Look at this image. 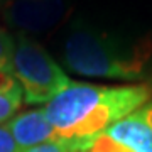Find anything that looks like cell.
Segmentation results:
<instances>
[{"label": "cell", "mask_w": 152, "mask_h": 152, "mask_svg": "<svg viewBox=\"0 0 152 152\" xmlns=\"http://www.w3.org/2000/svg\"><path fill=\"white\" fill-rule=\"evenodd\" d=\"M85 152H86V151H85Z\"/></svg>", "instance_id": "5bb4252c"}, {"label": "cell", "mask_w": 152, "mask_h": 152, "mask_svg": "<svg viewBox=\"0 0 152 152\" xmlns=\"http://www.w3.org/2000/svg\"><path fill=\"white\" fill-rule=\"evenodd\" d=\"M69 14L68 0H5L4 19L10 27L42 32Z\"/></svg>", "instance_id": "3957f363"}, {"label": "cell", "mask_w": 152, "mask_h": 152, "mask_svg": "<svg viewBox=\"0 0 152 152\" xmlns=\"http://www.w3.org/2000/svg\"><path fill=\"white\" fill-rule=\"evenodd\" d=\"M22 96L24 95H5V93H0V124L10 120L14 117V113L20 108Z\"/></svg>", "instance_id": "52a82bcc"}, {"label": "cell", "mask_w": 152, "mask_h": 152, "mask_svg": "<svg viewBox=\"0 0 152 152\" xmlns=\"http://www.w3.org/2000/svg\"><path fill=\"white\" fill-rule=\"evenodd\" d=\"M0 4H5V0H0Z\"/></svg>", "instance_id": "7c38bea8"}, {"label": "cell", "mask_w": 152, "mask_h": 152, "mask_svg": "<svg viewBox=\"0 0 152 152\" xmlns=\"http://www.w3.org/2000/svg\"><path fill=\"white\" fill-rule=\"evenodd\" d=\"M105 132L134 152H152V102L115 122Z\"/></svg>", "instance_id": "277c9868"}, {"label": "cell", "mask_w": 152, "mask_h": 152, "mask_svg": "<svg viewBox=\"0 0 152 152\" xmlns=\"http://www.w3.org/2000/svg\"><path fill=\"white\" fill-rule=\"evenodd\" d=\"M15 41L0 27V68H12Z\"/></svg>", "instance_id": "9c48e42d"}, {"label": "cell", "mask_w": 152, "mask_h": 152, "mask_svg": "<svg viewBox=\"0 0 152 152\" xmlns=\"http://www.w3.org/2000/svg\"><path fill=\"white\" fill-rule=\"evenodd\" d=\"M0 152H20L5 125H0Z\"/></svg>", "instance_id": "30bf717a"}, {"label": "cell", "mask_w": 152, "mask_h": 152, "mask_svg": "<svg viewBox=\"0 0 152 152\" xmlns=\"http://www.w3.org/2000/svg\"><path fill=\"white\" fill-rule=\"evenodd\" d=\"M12 69L19 80L26 103H48L71 85L61 66L46 53L39 42L27 36L15 41Z\"/></svg>", "instance_id": "7a4b0ae2"}, {"label": "cell", "mask_w": 152, "mask_h": 152, "mask_svg": "<svg viewBox=\"0 0 152 152\" xmlns=\"http://www.w3.org/2000/svg\"><path fill=\"white\" fill-rule=\"evenodd\" d=\"M151 85H152V81H151Z\"/></svg>", "instance_id": "4fadbf2b"}, {"label": "cell", "mask_w": 152, "mask_h": 152, "mask_svg": "<svg viewBox=\"0 0 152 152\" xmlns=\"http://www.w3.org/2000/svg\"><path fill=\"white\" fill-rule=\"evenodd\" d=\"M86 152H134V151L129 145H125L120 140L108 135L107 132H103V134H100L98 137L93 139L91 144L88 145Z\"/></svg>", "instance_id": "8992f818"}, {"label": "cell", "mask_w": 152, "mask_h": 152, "mask_svg": "<svg viewBox=\"0 0 152 152\" xmlns=\"http://www.w3.org/2000/svg\"><path fill=\"white\" fill-rule=\"evenodd\" d=\"M5 127L12 134L20 151H27L32 147L56 142V132L53 125L49 124L44 110L24 112L10 118Z\"/></svg>", "instance_id": "5b68a950"}, {"label": "cell", "mask_w": 152, "mask_h": 152, "mask_svg": "<svg viewBox=\"0 0 152 152\" xmlns=\"http://www.w3.org/2000/svg\"><path fill=\"white\" fill-rule=\"evenodd\" d=\"M20 152H73L71 149L61 145V144H56V142H51V144H44V145H37L32 147V149H27V151H20Z\"/></svg>", "instance_id": "8fae6325"}, {"label": "cell", "mask_w": 152, "mask_h": 152, "mask_svg": "<svg viewBox=\"0 0 152 152\" xmlns=\"http://www.w3.org/2000/svg\"><path fill=\"white\" fill-rule=\"evenodd\" d=\"M63 59L68 69L81 76L142 80L152 59V39L125 42L90 26H75L66 37Z\"/></svg>", "instance_id": "6da1fadb"}, {"label": "cell", "mask_w": 152, "mask_h": 152, "mask_svg": "<svg viewBox=\"0 0 152 152\" xmlns=\"http://www.w3.org/2000/svg\"><path fill=\"white\" fill-rule=\"evenodd\" d=\"M0 93L5 95H24L19 80L12 68H0Z\"/></svg>", "instance_id": "ba28073f"}]
</instances>
